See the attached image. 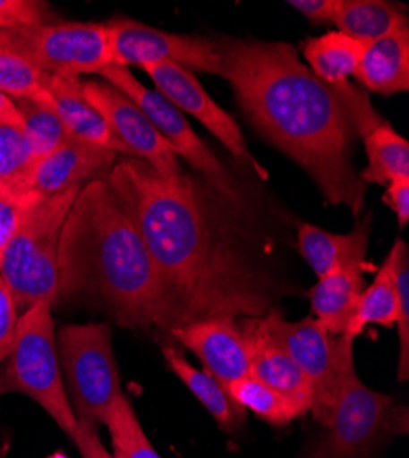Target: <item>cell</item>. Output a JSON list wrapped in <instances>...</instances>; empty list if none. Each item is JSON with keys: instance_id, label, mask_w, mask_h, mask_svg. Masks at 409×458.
I'll list each match as a JSON object with an SVG mask.
<instances>
[{"instance_id": "cell-1", "label": "cell", "mask_w": 409, "mask_h": 458, "mask_svg": "<svg viewBox=\"0 0 409 458\" xmlns=\"http://www.w3.org/2000/svg\"><path fill=\"white\" fill-rule=\"evenodd\" d=\"M107 180L157 266L164 330L209 318H263L276 307L283 284L244 202L197 173L166 180L127 157Z\"/></svg>"}, {"instance_id": "cell-2", "label": "cell", "mask_w": 409, "mask_h": 458, "mask_svg": "<svg viewBox=\"0 0 409 458\" xmlns=\"http://www.w3.org/2000/svg\"><path fill=\"white\" fill-rule=\"evenodd\" d=\"M220 78L226 80L250 125L303 167L332 206L363 208L367 185L353 167L354 103L349 81L327 85L288 43L220 37Z\"/></svg>"}, {"instance_id": "cell-3", "label": "cell", "mask_w": 409, "mask_h": 458, "mask_svg": "<svg viewBox=\"0 0 409 458\" xmlns=\"http://www.w3.org/2000/svg\"><path fill=\"white\" fill-rule=\"evenodd\" d=\"M99 299L131 330H164L157 266L107 174L85 183L59 239V299Z\"/></svg>"}, {"instance_id": "cell-4", "label": "cell", "mask_w": 409, "mask_h": 458, "mask_svg": "<svg viewBox=\"0 0 409 458\" xmlns=\"http://www.w3.org/2000/svg\"><path fill=\"white\" fill-rule=\"evenodd\" d=\"M81 187L35 200L0 253V277L10 288L19 316L37 302L59 299V239L64 218Z\"/></svg>"}, {"instance_id": "cell-5", "label": "cell", "mask_w": 409, "mask_h": 458, "mask_svg": "<svg viewBox=\"0 0 409 458\" xmlns=\"http://www.w3.org/2000/svg\"><path fill=\"white\" fill-rule=\"evenodd\" d=\"M57 356L64 391L78 420L105 426L116 400L124 394L107 323L64 325L57 332Z\"/></svg>"}, {"instance_id": "cell-6", "label": "cell", "mask_w": 409, "mask_h": 458, "mask_svg": "<svg viewBox=\"0 0 409 458\" xmlns=\"http://www.w3.org/2000/svg\"><path fill=\"white\" fill-rule=\"evenodd\" d=\"M0 391L22 393L39 403L57 428L72 437L78 428L57 356L55 325L50 302H37L19 316L13 349Z\"/></svg>"}, {"instance_id": "cell-7", "label": "cell", "mask_w": 409, "mask_h": 458, "mask_svg": "<svg viewBox=\"0 0 409 458\" xmlns=\"http://www.w3.org/2000/svg\"><path fill=\"white\" fill-rule=\"evenodd\" d=\"M320 444L325 458H367L391 435L407 433V409L393 396L369 389L356 374L354 360L344 367L340 393Z\"/></svg>"}, {"instance_id": "cell-8", "label": "cell", "mask_w": 409, "mask_h": 458, "mask_svg": "<svg viewBox=\"0 0 409 458\" xmlns=\"http://www.w3.org/2000/svg\"><path fill=\"white\" fill-rule=\"evenodd\" d=\"M259 319L303 372L312 391L311 414L327 428L340 393L344 367L354 360V341L328 334L312 316L288 321L277 307Z\"/></svg>"}, {"instance_id": "cell-9", "label": "cell", "mask_w": 409, "mask_h": 458, "mask_svg": "<svg viewBox=\"0 0 409 458\" xmlns=\"http://www.w3.org/2000/svg\"><path fill=\"white\" fill-rule=\"evenodd\" d=\"M0 47L54 78H81L110 66L105 22H45L0 30Z\"/></svg>"}, {"instance_id": "cell-10", "label": "cell", "mask_w": 409, "mask_h": 458, "mask_svg": "<svg viewBox=\"0 0 409 458\" xmlns=\"http://www.w3.org/2000/svg\"><path fill=\"white\" fill-rule=\"evenodd\" d=\"M99 75L108 85L118 89L138 105V108L145 114L147 120L158 131V134L173 147L178 158L188 162V165L197 174L209 180L232 200L244 202L237 182L232 178L230 171L192 129L182 110H178L158 90L147 89L141 81L134 78V73L129 68L110 64L103 68Z\"/></svg>"}, {"instance_id": "cell-11", "label": "cell", "mask_w": 409, "mask_h": 458, "mask_svg": "<svg viewBox=\"0 0 409 458\" xmlns=\"http://www.w3.org/2000/svg\"><path fill=\"white\" fill-rule=\"evenodd\" d=\"M105 26L110 64L143 68L167 61L192 73H220L217 43L208 37L171 33L125 17L108 21Z\"/></svg>"}, {"instance_id": "cell-12", "label": "cell", "mask_w": 409, "mask_h": 458, "mask_svg": "<svg viewBox=\"0 0 409 458\" xmlns=\"http://www.w3.org/2000/svg\"><path fill=\"white\" fill-rule=\"evenodd\" d=\"M83 94L127 147L131 158L149 164L166 180H176L183 173L173 147L124 92L107 81L89 80L83 81Z\"/></svg>"}, {"instance_id": "cell-13", "label": "cell", "mask_w": 409, "mask_h": 458, "mask_svg": "<svg viewBox=\"0 0 409 458\" xmlns=\"http://www.w3.org/2000/svg\"><path fill=\"white\" fill-rule=\"evenodd\" d=\"M141 70H145L149 78L153 80L157 90L178 110L192 114L237 160L248 162L259 171L255 160L248 152V145L239 123L213 101V98L195 78V73L167 61L147 64Z\"/></svg>"}, {"instance_id": "cell-14", "label": "cell", "mask_w": 409, "mask_h": 458, "mask_svg": "<svg viewBox=\"0 0 409 458\" xmlns=\"http://www.w3.org/2000/svg\"><path fill=\"white\" fill-rule=\"evenodd\" d=\"M171 335L190 349L218 384L228 389L250 376V352L235 318H209L171 330Z\"/></svg>"}, {"instance_id": "cell-15", "label": "cell", "mask_w": 409, "mask_h": 458, "mask_svg": "<svg viewBox=\"0 0 409 458\" xmlns=\"http://www.w3.org/2000/svg\"><path fill=\"white\" fill-rule=\"evenodd\" d=\"M116 157L113 150L70 138L48 157L35 162L30 193L37 199H48L83 187L113 169Z\"/></svg>"}, {"instance_id": "cell-16", "label": "cell", "mask_w": 409, "mask_h": 458, "mask_svg": "<svg viewBox=\"0 0 409 458\" xmlns=\"http://www.w3.org/2000/svg\"><path fill=\"white\" fill-rule=\"evenodd\" d=\"M250 352V376L279 393L305 412L312 407V391L303 372L265 330L259 318L237 319Z\"/></svg>"}, {"instance_id": "cell-17", "label": "cell", "mask_w": 409, "mask_h": 458, "mask_svg": "<svg viewBox=\"0 0 409 458\" xmlns=\"http://www.w3.org/2000/svg\"><path fill=\"white\" fill-rule=\"evenodd\" d=\"M356 134L363 140L367 167L358 173L367 183L388 185L400 178H409V143L391 123L382 120L367 103L358 110L354 120Z\"/></svg>"}, {"instance_id": "cell-18", "label": "cell", "mask_w": 409, "mask_h": 458, "mask_svg": "<svg viewBox=\"0 0 409 458\" xmlns=\"http://www.w3.org/2000/svg\"><path fill=\"white\" fill-rule=\"evenodd\" d=\"M47 89L54 101V108L66 127L70 138L113 150L116 155L131 158L127 147L110 131L108 123L83 94L81 78H54L47 75Z\"/></svg>"}, {"instance_id": "cell-19", "label": "cell", "mask_w": 409, "mask_h": 458, "mask_svg": "<svg viewBox=\"0 0 409 458\" xmlns=\"http://www.w3.org/2000/svg\"><path fill=\"white\" fill-rule=\"evenodd\" d=\"M371 218L373 215L367 213V216L354 227V232L347 235L325 232L314 224H300L297 227V250L318 279L337 274L351 264L365 262Z\"/></svg>"}, {"instance_id": "cell-20", "label": "cell", "mask_w": 409, "mask_h": 458, "mask_svg": "<svg viewBox=\"0 0 409 458\" xmlns=\"http://www.w3.org/2000/svg\"><path fill=\"white\" fill-rule=\"evenodd\" d=\"M353 78L367 90L393 96L409 90V22L367 43Z\"/></svg>"}, {"instance_id": "cell-21", "label": "cell", "mask_w": 409, "mask_h": 458, "mask_svg": "<svg viewBox=\"0 0 409 458\" xmlns=\"http://www.w3.org/2000/svg\"><path fill=\"white\" fill-rule=\"evenodd\" d=\"M371 264L360 262L347 268L318 279V284L311 290L312 318L332 335H344L356 312L360 295L365 288L363 272Z\"/></svg>"}, {"instance_id": "cell-22", "label": "cell", "mask_w": 409, "mask_h": 458, "mask_svg": "<svg viewBox=\"0 0 409 458\" xmlns=\"http://www.w3.org/2000/svg\"><path fill=\"white\" fill-rule=\"evenodd\" d=\"M162 354L171 372L190 389V393L200 402V405L213 416L217 426L222 431L234 433L235 429H239V426L244 422L246 411L241 409L230 398L228 391L222 387L208 370L193 367L178 349L171 345L162 347Z\"/></svg>"}, {"instance_id": "cell-23", "label": "cell", "mask_w": 409, "mask_h": 458, "mask_svg": "<svg viewBox=\"0 0 409 458\" xmlns=\"http://www.w3.org/2000/svg\"><path fill=\"white\" fill-rule=\"evenodd\" d=\"M365 45L342 31H328L314 39H307L302 47L309 68L316 78L327 85L347 83L353 78Z\"/></svg>"}, {"instance_id": "cell-24", "label": "cell", "mask_w": 409, "mask_h": 458, "mask_svg": "<svg viewBox=\"0 0 409 458\" xmlns=\"http://www.w3.org/2000/svg\"><path fill=\"white\" fill-rule=\"evenodd\" d=\"M334 24L338 31L367 45L407 24L405 10L386 0H338Z\"/></svg>"}, {"instance_id": "cell-25", "label": "cell", "mask_w": 409, "mask_h": 458, "mask_svg": "<svg viewBox=\"0 0 409 458\" xmlns=\"http://www.w3.org/2000/svg\"><path fill=\"white\" fill-rule=\"evenodd\" d=\"M367 325H382L386 328L396 327V292L388 259L379 268L375 279L363 288L356 312L344 337L354 341Z\"/></svg>"}, {"instance_id": "cell-26", "label": "cell", "mask_w": 409, "mask_h": 458, "mask_svg": "<svg viewBox=\"0 0 409 458\" xmlns=\"http://www.w3.org/2000/svg\"><path fill=\"white\" fill-rule=\"evenodd\" d=\"M226 391L241 409L253 412L257 418H261L265 422L277 428L286 426L294 422V420L307 414L300 405L292 403L253 376H246L235 381Z\"/></svg>"}, {"instance_id": "cell-27", "label": "cell", "mask_w": 409, "mask_h": 458, "mask_svg": "<svg viewBox=\"0 0 409 458\" xmlns=\"http://www.w3.org/2000/svg\"><path fill=\"white\" fill-rule=\"evenodd\" d=\"M33 165L35 158L22 131L0 123V195L33 197L30 193Z\"/></svg>"}, {"instance_id": "cell-28", "label": "cell", "mask_w": 409, "mask_h": 458, "mask_svg": "<svg viewBox=\"0 0 409 458\" xmlns=\"http://www.w3.org/2000/svg\"><path fill=\"white\" fill-rule=\"evenodd\" d=\"M15 106L22 118V134L31 148L35 162L48 157L50 152L70 140V134L57 116L54 105L17 99Z\"/></svg>"}, {"instance_id": "cell-29", "label": "cell", "mask_w": 409, "mask_h": 458, "mask_svg": "<svg viewBox=\"0 0 409 458\" xmlns=\"http://www.w3.org/2000/svg\"><path fill=\"white\" fill-rule=\"evenodd\" d=\"M105 428L113 442L115 458H162L143 433L136 411L125 394L116 400Z\"/></svg>"}, {"instance_id": "cell-30", "label": "cell", "mask_w": 409, "mask_h": 458, "mask_svg": "<svg viewBox=\"0 0 409 458\" xmlns=\"http://www.w3.org/2000/svg\"><path fill=\"white\" fill-rule=\"evenodd\" d=\"M0 92L10 99H31L54 105L47 89V73L22 55L0 47Z\"/></svg>"}, {"instance_id": "cell-31", "label": "cell", "mask_w": 409, "mask_h": 458, "mask_svg": "<svg viewBox=\"0 0 409 458\" xmlns=\"http://www.w3.org/2000/svg\"><path fill=\"white\" fill-rule=\"evenodd\" d=\"M389 260L391 279L396 292V330H398V381L409 377V250L402 239H396L386 257Z\"/></svg>"}, {"instance_id": "cell-32", "label": "cell", "mask_w": 409, "mask_h": 458, "mask_svg": "<svg viewBox=\"0 0 409 458\" xmlns=\"http://www.w3.org/2000/svg\"><path fill=\"white\" fill-rule=\"evenodd\" d=\"M0 21L12 28H28L48 22V4L39 0H0Z\"/></svg>"}, {"instance_id": "cell-33", "label": "cell", "mask_w": 409, "mask_h": 458, "mask_svg": "<svg viewBox=\"0 0 409 458\" xmlns=\"http://www.w3.org/2000/svg\"><path fill=\"white\" fill-rule=\"evenodd\" d=\"M17 323H19V312L15 307L13 295L6 283L0 277V363H3L12 349L17 334Z\"/></svg>"}, {"instance_id": "cell-34", "label": "cell", "mask_w": 409, "mask_h": 458, "mask_svg": "<svg viewBox=\"0 0 409 458\" xmlns=\"http://www.w3.org/2000/svg\"><path fill=\"white\" fill-rule=\"evenodd\" d=\"M39 199L35 197H8L0 195V253L6 248L17 229L24 211Z\"/></svg>"}, {"instance_id": "cell-35", "label": "cell", "mask_w": 409, "mask_h": 458, "mask_svg": "<svg viewBox=\"0 0 409 458\" xmlns=\"http://www.w3.org/2000/svg\"><path fill=\"white\" fill-rule=\"evenodd\" d=\"M70 438L73 440V444L78 445L81 458H115L113 453H108L105 449V445L99 438V428L90 422L78 420V428Z\"/></svg>"}, {"instance_id": "cell-36", "label": "cell", "mask_w": 409, "mask_h": 458, "mask_svg": "<svg viewBox=\"0 0 409 458\" xmlns=\"http://www.w3.org/2000/svg\"><path fill=\"white\" fill-rule=\"evenodd\" d=\"M384 202L396 215L400 227H405L409 222V178H400L388 183Z\"/></svg>"}, {"instance_id": "cell-37", "label": "cell", "mask_w": 409, "mask_h": 458, "mask_svg": "<svg viewBox=\"0 0 409 458\" xmlns=\"http://www.w3.org/2000/svg\"><path fill=\"white\" fill-rule=\"evenodd\" d=\"M288 6L303 13L312 22H334L338 0H290Z\"/></svg>"}, {"instance_id": "cell-38", "label": "cell", "mask_w": 409, "mask_h": 458, "mask_svg": "<svg viewBox=\"0 0 409 458\" xmlns=\"http://www.w3.org/2000/svg\"><path fill=\"white\" fill-rule=\"evenodd\" d=\"M0 123L12 125L22 131V118L15 106V101L0 92Z\"/></svg>"}, {"instance_id": "cell-39", "label": "cell", "mask_w": 409, "mask_h": 458, "mask_svg": "<svg viewBox=\"0 0 409 458\" xmlns=\"http://www.w3.org/2000/svg\"><path fill=\"white\" fill-rule=\"evenodd\" d=\"M307 458H325V456H323V453L320 451V447H316V449H314Z\"/></svg>"}, {"instance_id": "cell-40", "label": "cell", "mask_w": 409, "mask_h": 458, "mask_svg": "<svg viewBox=\"0 0 409 458\" xmlns=\"http://www.w3.org/2000/svg\"><path fill=\"white\" fill-rule=\"evenodd\" d=\"M47 458H68L64 453H54V454H50V456H47Z\"/></svg>"}, {"instance_id": "cell-41", "label": "cell", "mask_w": 409, "mask_h": 458, "mask_svg": "<svg viewBox=\"0 0 409 458\" xmlns=\"http://www.w3.org/2000/svg\"><path fill=\"white\" fill-rule=\"evenodd\" d=\"M0 30H6V26L3 24V21H0Z\"/></svg>"}]
</instances>
